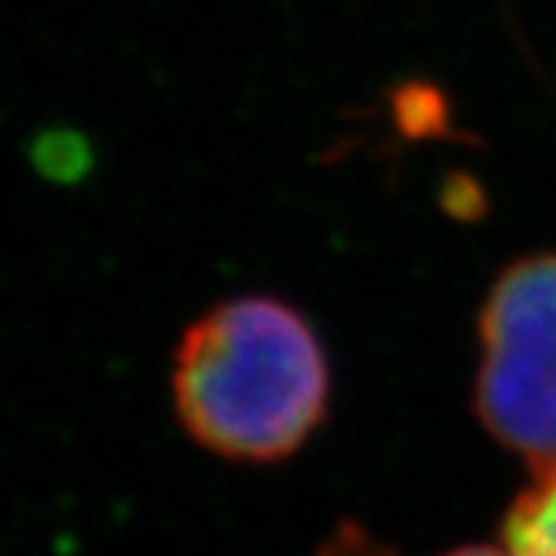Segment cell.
I'll use <instances>...</instances> for the list:
<instances>
[{
  "label": "cell",
  "mask_w": 556,
  "mask_h": 556,
  "mask_svg": "<svg viewBox=\"0 0 556 556\" xmlns=\"http://www.w3.org/2000/svg\"><path fill=\"white\" fill-rule=\"evenodd\" d=\"M174 396L211 452L291 455L328 402V365L306 318L273 298H239L199 318L179 343Z\"/></svg>",
  "instance_id": "1"
},
{
  "label": "cell",
  "mask_w": 556,
  "mask_h": 556,
  "mask_svg": "<svg viewBox=\"0 0 556 556\" xmlns=\"http://www.w3.org/2000/svg\"><path fill=\"white\" fill-rule=\"evenodd\" d=\"M477 412L535 479L556 470V254L514 263L482 309Z\"/></svg>",
  "instance_id": "2"
},
{
  "label": "cell",
  "mask_w": 556,
  "mask_h": 556,
  "mask_svg": "<svg viewBox=\"0 0 556 556\" xmlns=\"http://www.w3.org/2000/svg\"><path fill=\"white\" fill-rule=\"evenodd\" d=\"M504 538L514 556H556V470L519 497Z\"/></svg>",
  "instance_id": "3"
},
{
  "label": "cell",
  "mask_w": 556,
  "mask_h": 556,
  "mask_svg": "<svg viewBox=\"0 0 556 556\" xmlns=\"http://www.w3.org/2000/svg\"><path fill=\"white\" fill-rule=\"evenodd\" d=\"M448 556H514V551H497V547H467V551H455Z\"/></svg>",
  "instance_id": "4"
}]
</instances>
